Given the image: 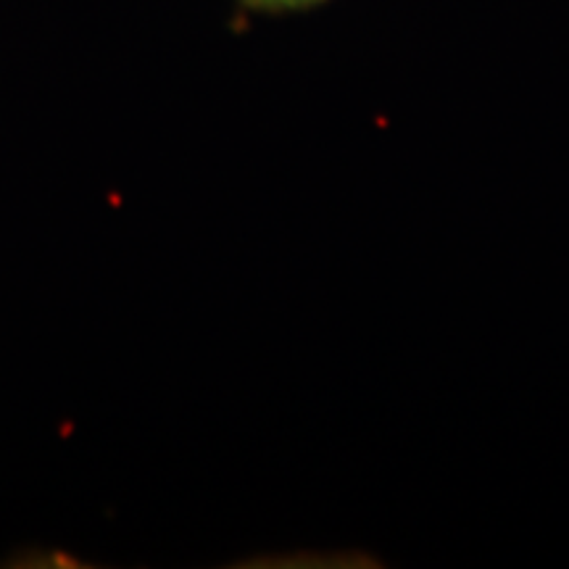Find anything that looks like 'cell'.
<instances>
[{"label":"cell","instance_id":"6da1fadb","mask_svg":"<svg viewBox=\"0 0 569 569\" xmlns=\"http://www.w3.org/2000/svg\"><path fill=\"white\" fill-rule=\"evenodd\" d=\"M251 9H264V11H293L306 9V6L322 3V0H243Z\"/></svg>","mask_w":569,"mask_h":569}]
</instances>
